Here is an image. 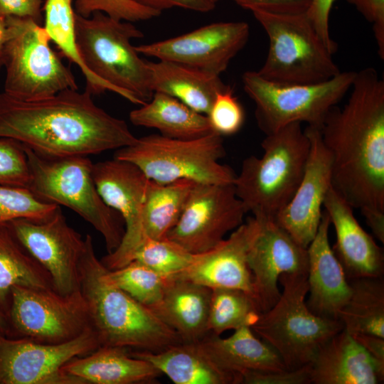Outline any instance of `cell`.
<instances>
[{
    "label": "cell",
    "mask_w": 384,
    "mask_h": 384,
    "mask_svg": "<svg viewBox=\"0 0 384 384\" xmlns=\"http://www.w3.org/2000/svg\"><path fill=\"white\" fill-rule=\"evenodd\" d=\"M130 355L150 363L176 384H240L239 375L221 368L201 343L180 342L158 352L135 351Z\"/></svg>",
    "instance_id": "d4e9b609"
},
{
    "label": "cell",
    "mask_w": 384,
    "mask_h": 384,
    "mask_svg": "<svg viewBox=\"0 0 384 384\" xmlns=\"http://www.w3.org/2000/svg\"><path fill=\"white\" fill-rule=\"evenodd\" d=\"M213 3H214L215 4H216V3H218L219 1L220 0H210Z\"/></svg>",
    "instance_id": "f907efd6"
},
{
    "label": "cell",
    "mask_w": 384,
    "mask_h": 384,
    "mask_svg": "<svg viewBox=\"0 0 384 384\" xmlns=\"http://www.w3.org/2000/svg\"><path fill=\"white\" fill-rule=\"evenodd\" d=\"M310 150L303 177L289 203L276 215V222L299 244L306 247L314 238L322 215L321 206L331 186V155L320 129L307 126Z\"/></svg>",
    "instance_id": "d6986e66"
},
{
    "label": "cell",
    "mask_w": 384,
    "mask_h": 384,
    "mask_svg": "<svg viewBox=\"0 0 384 384\" xmlns=\"http://www.w3.org/2000/svg\"><path fill=\"white\" fill-rule=\"evenodd\" d=\"M356 73L341 71L314 84H279L264 79L257 71H247L242 81L255 105L257 125L267 135L294 122L320 128L330 110L350 90Z\"/></svg>",
    "instance_id": "8fae6325"
},
{
    "label": "cell",
    "mask_w": 384,
    "mask_h": 384,
    "mask_svg": "<svg viewBox=\"0 0 384 384\" xmlns=\"http://www.w3.org/2000/svg\"><path fill=\"white\" fill-rule=\"evenodd\" d=\"M323 206L336 235L332 250L348 280L383 277V249L363 229L354 216L353 208L331 186Z\"/></svg>",
    "instance_id": "ffe728a7"
},
{
    "label": "cell",
    "mask_w": 384,
    "mask_h": 384,
    "mask_svg": "<svg viewBox=\"0 0 384 384\" xmlns=\"http://www.w3.org/2000/svg\"><path fill=\"white\" fill-rule=\"evenodd\" d=\"M9 332V324L6 316L0 312V334L7 336Z\"/></svg>",
    "instance_id": "681fc988"
},
{
    "label": "cell",
    "mask_w": 384,
    "mask_h": 384,
    "mask_svg": "<svg viewBox=\"0 0 384 384\" xmlns=\"http://www.w3.org/2000/svg\"><path fill=\"white\" fill-rule=\"evenodd\" d=\"M225 155L223 137L211 132L191 139L151 134L117 149L114 157L132 163L149 180L161 183L187 179L198 183L232 184L235 173L220 162Z\"/></svg>",
    "instance_id": "ba28073f"
},
{
    "label": "cell",
    "mask_w": 384,
    "mask_h": 384,
    "mask_svg": "<svg viewBox=\"0 0 384 384\" xmlns=\"http://www.w3.org/2000/svg\"><path fill=\"white\" fill-rule=\"evenodd\" d=\"M96 188L105 203L116 210L124 224V234L116 250L104 256L101 262L116 270L132 261L144 242L142 217L149 178L131 162L113 158L92 165Z\"/></svg>",
    "instance_id": "2e32d148"
},
{
    "label": "cell",
    "mask_w": 384,
    "mask_h": 384,
    "mask_svg": "<svg viewBox=\"0 0 384 384\" xmlns=\"http://www.w3.org/2000/svg\"><path fill=\"white\" fill-rule=\"evenodd\" d=\"M135 126L154 128L162 136L191 139L213 132L206 114L198 113L178 100L161 92L129 114Z\"/></svg>",
    "instance_id": "f1b7e54d"
},
{
    "label": "cell",
    "mask_w": 384,
    "mask_h": 384,
    "mask_svg": "<svg viewBox=\"0 0 384 384\" xmlns=\"http://www.w3.org/2000/svg\"><path fill=\"white\" fill-rule=\"evenodd\" d=\"M269 38V50L257 71L264 79L279 84H314L341 71L334 54L320 38L306 13L276 14L252 12Z\"/></svg>",
    "instance_id": "9c48e42d"
},
{
    "label": "cell",
    "mask_w": 384,
    "mask_h": 384,
    "mask_svg": "<svg viewBox=\"0 0 384 384\" xmlns=\"http://www.w3.org/2000/svg\"><path fill=\"white\" fill-rule=\"evenodd\" d=\"M211 289L194 282L169 277L160 301L149 308L182 342L196 343L209 334Z\"/></svg>",
    "instance_id": "cb8c5ba5"
},
{
    "label": "cell",
    "mask_w": 384,
    "mask_h": 384,
    "mask_svg": "<svg viewBox=\"0 0 384 384\" xmlns=\"http://www.w3.org/2000/svg\"><path fill=\"white\" fill-rule=\"evenodd\" d=\"M352 336L372 357L384 365V338L367 334Z\"/></svg>",
    "instance_id": "7dc6e473"
},
{
    "label": "cell",
    "mask_w": 384,
    "mask_h": 384,
    "mask_svg": "<svg viewBox=\"0 0 384 384\" xmlns=\"http://www.w3.org/2000/svg\"><path fill=\"white\" fill-rule=\"evenodd\" d=\"M193 254L176 242L164 238H146L135 252L132 261L138 262L165 277H175L193 262Z\"/></svg>",
    "instance_id": "d590c367"
},
{
    "label": "cell",
    "mask_w": 384,
    "mask_h": 384,
    "mask_svg": "<svg viewBox=\"0 0 384 384\" xmlns=\"http://www.w3.org/2000/svg\"><path fill=\"white\" fill-rule=\"evenodd\" d=\"M7 224L48 272L56 292L66 296L80 290L79 266L85 238L69 225L60 206L45 218H18Z\"/></svg>",
    "instance_id": "5bb4252c"
},
{
    "label": "cell",
    "mask_w": 384,
    "mask_h": 384,
    "mask_svg": "<svg viewBox=\"0 0 384 384\" xmlns=\"http://www.w3.org/2000/svg\"><path fill=\"white\" fill-rule=\"evenodd\" d=\"M206 116L213 132L222 137L236 134L245 121L244 109L229 85L216 95Z\"/></svg>",
    "instance_id": "f35d334b"
},
{
    "label": "cell",
    "mask_w": 384,
    "mask_h": 384,
    "mask_svg": "<svg viewBox=\"0 0 384 384\" xmlns=\"http://www.w3.org/2000/svg\"><path fill=\"white\" fill-rule=\"evenodd\" d=\"M75 18L78 48L89 71L119 89L132 103L149 101L154 92L148 61L132 44V40L143 38V33L131 22L102 12L90 17L75 14Z\"/></svg>",
    "instance_id": "8992f818"
},
{
    "label": "cell",
    "mask_w": 384,
    "mask_h": 384,
    "mask_svg": "<svg viewBox=\"0 0 384 384\" xmlns=\"http://www.w3.org/2000/svg\"><path fill=\"white\" fill-rule=\"evenodd\" d=\"M252 230V218L249 217L215 247L196 254L190 266L175 277L210 289H240L255 299L253 279L247 260Z\"/></svg>",
    "instance_id": "44dd1931"
},
{
    "label": "cell",
    "mask_w": 384,
    "mask_h": 384,
    "mask_svg": "<svg viewBox=\"0 0 384 384\" xmlns=\"http://www.w3.org/2000/svg\"><path fill=\"white\" fill-rule=\"evenodd\" d=\"M373 24L378 52L384 59V0H347Z\"/></svg>",
    "instance_id": "7bdbcfd3"
},
{
    "label": "cell",
    "mask_w": 384,
    "mask_h": 384,
    "mask_svg": "<svg viewBox=\"0 0 384 384\" xmlns=\"http://www.w3.org/2000/svg\"><path fill=\"white\" fill-rule=\"evenodd\" d=\"M104 277L107 282L149 308L160 301L168 280V277L136 261L116 270L105 268Z\"/></svg>",
    "instance_id": "e575fe53"
},
{
    "label": "cell",
    "mask_w": 384,
    "mask_h": 384,
    "mask_svg": "<svg viewBox=\"0 0 384 384\" xmlns=\"http://www.w3.org/2000/svg\"><path fill=\"white\" fill-rule=\"evenodd\" d=\"M335 0H312L306 15L317 33L329 49L334 53L336 43L331 39L329 30L331 10Z\"/></svg>",
    "instance_id": "ee69618b"
},
{
    "label": "cell",
    "mask_w": 384,
    "mask_h": 384,
    "mask_svg": "<svg viewBox=\"0 0 384 384\" xmlns=\"http://www.w3.org/2000/svg\"><path fill=\"white\" fill-rule=\"evenodd\" d=\"M309 365L314 384H377L384 380V365L345 329L326 341Z\"/></svg>",
    "instance_id": "603a6c76"
},
{
    "label": "cell",
    "mask_w": 384,
    "mask_h": 384,
    "mask_svg": "<svg viewBox=\"0 0 384 384\" xmlns=\"http://www.w3.org/2000/svg\"><path fill=\"white\" fill-rule=\"evenodd\" d=\"M148 67L154 92L170 95L206 115L216 95L228 87L218 75L175 62L148 61Z\"/></svg>",
    "instance_id": "83f0119b"
},
{
    "label": "cell",
    "mask_w": 384,
    "mask_h": 384,
    "mask_svg": "<svg viewBox=\"0 0 384 384\" xmlns=\"http://www.w3.org/2000/svg\"><path fill=\"white\" fill-rule=\"evenodd\" d=\"M99 347L92 329L70 341L55 344L0 334V384H85L63 372L62 367Z\"/></svg>",
    "instance_id": "4fadbf2b"
},
{
    "label": "cell",
    "mask_w": 384,
    "mask_h": 384,
    "mask_svg": "<svg viewBox=\"0 0 384 384\" xmlns=\"http://www.w3.org/2000/svg\"><path fill=\"white\" fill-rule=\"evenodd\" d=\"M9 30L7 17L0 14V59L9 38Z\"/></svg>",
    "instance_id": "c3c4849f"
},
{
    "label": "cell",
    "mask_w": 384,
    "mask_h": 384,
    "mask_svg": "<svg viewBox=\"0 0 384 384\" xmlns=\"http://www.w3.org/2000/svg\"><path fill=\"white\" fill-rule=\"evenodd\" d=\"M302 123L266 135L261 157L244 159L233 185L247 213L275 218L289 203L304 175L310 140Z\"/></svg>",
    "instance_id": "277c9868"
},
{
    "label": "cell",
    "mask_w": 384,
    "mask_h": 384,
    "mask_svg": "<svg viewBox=\"0 0 384 384\" xmlns=\"http://www.w3.org/2000/svg\"><path fill=\"white\" fill-rule=\"evenodd\" d=\"M200 343L221 368L240 378L247 372L287 369L276 351L249 326L234 330L228 338L209 334Z\"/></svg>",
    "instance_id": "4316f807"
},
{
    "label": "cell",
    "mask_w": 384,
    "mask_h": 384,
    "mask_svg": "<svg viewBox=\"0 0 384 384\" xmlns=\"http://www.w3.org/2000/svg\"><path fill=\"white\" fill-rule=\"evenodd\" d=\"M62 370L85 384H134L153 381L161 373L148 361L130 355L128 348L100 346L73 358Z\"/></svg>",
    "instance_id": "484cf974"
},
{
    "label": "cell",
    "mask_w": 384,
    "mask_h": 384,
    "mask_svg": "<svg viewBox=\"0 0 384 384\" xmlns=\"http://www.w3.org/2000/svg\"><path fill=\"white\" fill-rule=\"evenodd\" d=\"M44 28L62 56L78 66L85 81V90L92 95L113 92L124 98L122 91L93 75L80 56L75 36V12L73 0H46L43 6Z\"/></svg>",
    "instance_id": "1f68e13d"
},
{
    "label": "cell",
    "mask_w": 384,
    "mask_h": 384,
    "mask_svg": "<svg viewBox=\"0 0 384 384\" xmlns=\"http://www.w3.org/2000/svg\"><path fill=\"white\" fill-rule=\"evenodd\" d=\"M74 10L75 14L83 17L102 12L116 20L128 22L147 21L161 14L131 0H75Z\"/></svg>",
    "instance_id": "74e56055"
},
{
    "label": "cell",
    "mask_w": 384,
    "mask_h": 384,
    "mask_svg": "<svg viewBox=\"0 0 384 384\" xmlns=\"http://www.w3.org/2000/svg\"><path fill=\"white\" fill-rule=\"evenodd\" d=\"M276 303L262 312L251 329L271 346L289 370L309 364L320 347L343 329L339 320L323 318L308 308L307 274L284 273Z\"/></svg>",
    "instance_id": "52a82bcc"
},
{
    "label": "cell",
    "mask_w": 384,
    "mask_h": 384,
    "mask_svg": "<svg viewBox=\"0 0 384 384\" xmlns=\"http://www.w3.org/2000/svg\"><path fill=\"white\" fill-rule=\"evenodd\" d=\"M241 383L245 384H309V363L294 370L279 371H252L241 375Z\"/></svg>",
    "instance_id": "60d3db41"
},
{
    "label": "cell",
    "mask_w": 384,
    "mask_h": 384,
    "mask_svg": "<svg viewBox=\"0 0 384 384\" xmlns=\"http://www.w3.org/2000/svg\"><path fill=\"white\" fill-rule=\"evenodd\" d=\"M330 225L329 215L322 213L317 233L307 247L309 297L306 302L313 314L339 320V314L349 299L351 288L330 247Z\"/></svg>",
    "instance_id": "7402d4cb"
},
{
    "label": "cell",
    "mask_w": 384,
    "mask_h": 384,
    "mask_svg": "<svg viewBox=\"0 0 384 384\" xmlns=\"http://www.w3.org/2000/svg\"><path fill=\"white\" fill-rule=\"evenodd\" d=\"M30 169L25 146L21 142L0 137V186L28 188Z\"/></svg>",
    "instance_id": "ab89813d"
},
{
    "label": "cell",
    "mask_w": 384,
    "mask_h": 384,
    "mask_svg": "<svg viewBox=\"0 0 384 384\" xmlns=\"http://www.w3.org/2000/svg\"><path fill=\"white\" fill-rule=\"evenodd\" d=\"M0 137L50 157L87 156L137 139L124 120L97 106L85 90H65L33 100L0 92Z\"/></svg>",
    "instance_id": "7a4b0ae2"
},
{
    "label": "cell",
    "mask_w": 384,
    "mask_h": 384,
    "mask_svg": "<svg viewBox=\"0 0 384 384\" xmlns=\"http://www.w3.org/2000/svg\"><path fill=\"white\" fill-rule=\"evenodd\" d=\"M9 38L0 60L5 68L4 92L23 100H39L65 90H78L74 74L50 46L43 26L7 17Z\"/></svg>",
    "instance_id": "30bf717a"
},
{
    "label": "cell",
    "mask_w": 384,
    "mask_h": 384,
    "mask_svg": "<svg viewBox=\"0 0 384 384\" xmlns=\"http://www.w3.org/2000/svg\"><path fill=\"white\" fill-rule=\"evenodd\" d=\"M349 299L339 314L343 329L351 335L373 334L384 338V282L381 277L349 281Z\"/></svg>",
    "instance_id": "d6a6232c"
},
{
    "label": "cell",
    "mask_w": 384,
    "mask_h": 384,
    "mask_svg": "<svg viewBox=\"0 0 384 384\" xmlns=\"http://www.w3.org/2000/svg\"><path fill=\"white\" fill-rule=\"evenodd\" d=\"M58 206L38 198L27 188L0 186V225L18 218H45Z\"/></svg>",
    "instance_id": "8d00e7d4"
},
{
    "label": "cell",
    "mask_w": 384,
    "mask_h": 384,
    "mask_svg": "<svg viewBox=\"0 0 384 384\" xmlns=\"http://www.w3.org/2000/svg\"><path fill=\"white\" fill-rule=\"evenodd\" d=\"M85 241L79 266L80 289L100 347L158 352L182 342L149 307L106 280V267L96 255L92 236L87 234Z\"/></svg>",
    "instance_id": "3957f363"
},
{
    "label": "cell",
    "mask_w": 384,
    "mask_h": 384,
    "mask_svg": "<svg viewBox=\"0 0 384 384\" xmlns=\"http://www.w3.org/2000/svg\"><path fill=\"white\" fill-rule=\"evenodd\" d=\"M195 183L187 179L168 183L149 180L142 217L144 239L166 237L178 221Z\"/></svg>",
    "instance_id": "4dcf8cb0"
},
{
    "label": "cell",
    "mask_w": 384,
    "mask_h": 384,
    "mask_svg": "<svg viewBox=\"0 0 384 384\" xmlns=\"http://www.w3.org/2000/svg\"><path fill=\"white\" fill-rule=\"evenodd\" d=\"M132 1L162 12L164 10L178 7L197 12L207 13L215 8L210 0H131Z\"/></svg>",
    "instance_id": "bcb514c9"
},
{
    "label": "cell",
    "mask_w": 384,
    "mask_h": 384,
    "mask_svg": "<svg viewBox=\"0 0 384 384\" xmlns=\"http://www.w3.org/2000/svg\"><path fill=\"white\" fill-rule=\"evenodd\" d=\"M7 321L6 336L51 344L70 341L92 329L80 290L64 296L54 289L14 286Z\"/></svg>",
    "instance_id": "7c38bea8"
},
{
    "label": "cell",
    "mask_w": 384,
    "mask_h": 384,
    "mask_svg": "<svg viewBox=\"0 0 384 384\" xmlns=\"http://www.w3.org/2000/svg\"><path fill=\"white\" fill-rule=\"evenodd\" d=\"M251 218L252 230L247 260L252 275L255 299L264 312L280 296L278 282L282 274H308V252L307 248L299 244L274 218Z\"/></svg>",
    "instance_id": "e0dca14e"
},
{
    "label": "cell",
    "mask_w": 384,
    "mask_h": 384,
    "mask_svg": "<svg viewBox=\"0 0 384 384\" xmlns=\"http://www.w3.org/2000/svg\"><path fill=\"white\" fill-rule=\"evenodd\" d=\"M250 35L244 21L213 23L185 34L135 46L142 55L218 75L244 48Z\"/></svg>",
    "instance_id": "ac0fdd59"
},
{
    "label": "cell",
    "mask_w": 384,
    "mask_h": 384,
    "mask_svg": "<svg viewBox=\"0 0 384 384\" xmlns=\"http://www.w3.org/2000/svg\"><path fill=\"white\" fill-rule=\"evenodd\" d=\"M14 286L53 289L48 272L4 223L0 225V312L6 318Z\"/></svg>",
    "instance_id": "f546056e"
},
{
    "label": "cell",
    "mask_w": 384,
    "mask_h": 384,
    "mask_svg": "<svg viewBox=\"0 0 384 384\" xmlns=\"http://www.w3.org/2000/svg\"><path fill=\"white\" fill-rule=\"evenodd\" d=\"M245 9L276 14L306 13L312 0H233Z\"/></svg>",
    "instance_id": "b9f144b4"
},
{
    "label": "cell",
    "mask_w": 384,
    "mask_h": 384,
    "mask_svg": "<svg viewBox=\"0 0 384 384\" xmlns=\"http://www.w3.org/2000/svg\"><path fill=\"white\" fill-rule=\"evenodd\" d=\"M25 150L30 169L28 188L42 201L78 213L102 235L107 253L116 250L124 234V221L100 196L90 159L87 156H45L26 146Z\"/></svg>",
    "instance_id": "5b68a950"
},
{
    "label": "cell",
    "mask_w": 384,
    "mask_h": 384,
    "mask_svg": "<svg viewBox=\"0 0 384 384\" xmlns=\"http://www.w3.org/2000/svg\"><path fill=\"white\" fill-rule=\"evenodd\" d=\"M1 67H2V63H1V61L0 60V69Z\"/></svg>",
    "instance_id": "816d5d0a"
},
{
    "label": "cell",
    "mask_w": 384,
    "mask_h": 384,
    "mask_svg": "<svg viewBox=\"0 0 384 384\" xmlns=\"http://www.w3.org/2000/svg\"><path fill=\"white\" fill-rule=\"evenodd\" d=\"M262 311L255 299L238 289H211L208 320L209 334L220 336L228 330L251 326Z\"/></svg>",
    "instance_id": "836d02e7"
},
{
    "label": "cell",
    "mask_w": 384,
    "mask_h": 384,
    "mask_svg": "<svg viewBox=\"0 0 384 384\" xmlns=\"http://www.w3.org/2000/svg\"><path fill=\"white\" fill-rule=\"evenodd\" d=\"M350 90L319 128L331 155V186L364 218L384 214V81L366 68Z\"/></svg>",
    "instance_id": "6da1fadb"
},
{
    "label": "cell",
    "mask_w": 384,
    "mask_h": 384,
    "mask_svg": "<svg viewBox=\"0 0 384 384\" xmlns=\"http://www.w3.org/2000/svg\"><path fill=\"white\" fill-rule=\"evenodd\" d=\"M247 213L233 183H196L166 238L193 254L207 252L242 224Z\"/></svg>",
    "instance_id": "9a60e30c"
},
{
    "label": "cell",
    "mask_w": 384,
    "mask_h": 384,
    "mask_svg": "<svg viewBox=\"0 0 384 384\" xmlns=\"http://www.w3.org/2000/svg\"><path fill=\"white\" fill-rule=\"evenodd\" d=\"M42 0H0V14L6 17L29 18L41 24Z\"/></svg>",
    "instance_id": "f6af8a7d"
}]
</instances>
